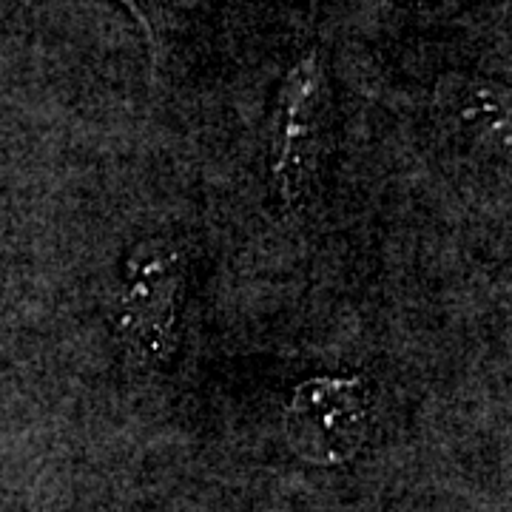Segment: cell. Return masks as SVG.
Listing matches in <instances>:
<instances>
[{
  "label": "cell",
  "mask_w": 512,
  "mask_h": 512,
  "mask_svg": "<svg viewBox=\"0 0 512 512\" xmlns=\"http://www.w3.org/2000/svg\"><path fill=\"white\" fill-rule=\"evenodd\" d=\"M333 137V83L319 46L293 60L279 80L268 134V177L279 211L302 217L311 208L328 168Z\"/></svg>",
  "instance_id": "obj_1"
},
{
  "label": "cell",
  "mask_w": 512,
  "mask_h": 512,
  "mask_svg": "<svg viewBox=\"0 0 512 512\" xmlns=\"http://www.w3.org/2000/svg\"><path fill=\"white\" fill-rule=\"evenodd\" d=\"M188 251L171 237L137 239L120 262L111 333L128 367L157 373L180 348L188 299Z\"/></svg>",
  "instance_id": "obj_2"
},
{
  "label": "cell",
  "mask_w": 512,
  "mask_h": 512,
  "mask_svg": "<svg viewBox=\"0 0 512 512\" xmlns=\"http://www.w3.org/2000/svg\"><path fill=\"white\" fill-rule=\"evenodd\" d=\"M373 424V390L362 376L322 373L288 396L282 427L296 456L313 467H342L359 456Z\"/></svg>",
  "instance_id": "obj_3"
},
{
  "label": "cell",
  "mask_w": 512,
  "mask_h": 512,
  "mask_svg": "<svg viewBox=\"0 0 512 512\" xmlns=\"http://www.w3.org/2000/svg\"><path fill=\"white\" fill-rule=\"evenodd\" d=\"M436 114L456 146L481 157L510 154V94L507 86L476 74H444L436 83Z\"/></svg>",
  "instance_id": "obj_4"
},
{
  "label": "cell",
  "mask_w": 512,
  "mask_h": 512,
  "mask_svg": "<svg viewBox=\"0 0 512 512\" xmlns=\"http://www.w3.org/2000/svg\"><path fill=\"white\" fill-rule=\"evenodd\" d=\"M402 3L410 12L424 15V18H447V15H456L476 0H402Z\"/></svg>",
  "instance_id": "obj_5"
},
{
  "label": "cell",
  "mask_w": 512,
  "mask_h": 512,
  "mask_svg": "<svg viewBox=\"0 0 512 512\" xmlns=\"http://www.w3.org/2000/svg\"><path fill=\"white\" fill-rule=\"evenodd\" d=\"M120 3H123L128 12H131V18L140 20V26H143V32H146L148 37V43H154V26H151V18H148L146 0H120Z\"/></svg>",
  "instance_id": "obj_6"
}]
</instances>
